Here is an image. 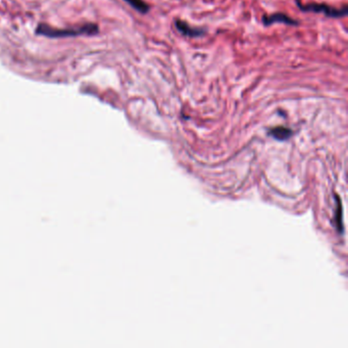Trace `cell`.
<instances>
[{"label":"cell","instance_id":"6da1fadb","mask_svg":"<svg viewBox=\"0 0 348 348\" xmlns=\"http://www.w3.org/2000/svg\"><path fill=\"white\" fill-rule=\"evenodd\" d=\"M98 32V27L94 24H87L76 29H53L46 25H40L37 28V34L43 35L50 38H63V37H74L81 35H94Z\"/></svg>","mask_w":348,"mask_h":348},{"label":"cell","instance_id":"7a4b0ae2","mask_svg":"<svg viewBox=\"0 0 348 348\" xmlns=\"http://www.w3.org/2000/svg\"><path fill=\"white\" fill-rule=\"evenodd\" d=\"M298 7L302 10V11H313V12H317V13H324L326 17L329 18H342L345 17L347 15V6H344L341 9L338 8H334L332 6H329L327 4L321 3H309L306 5L301 4L299 1H296Z\"/></svg>","mask_w":348,"mask_h":348},{"label":"cell","instance_id":"3957f363","mask_svg":"<svg viewBox=\"0 0 348 348\" xmlns=\"http://www.w3.org/2000/svg\"><path fill=\"white\" fill-rule=\"evenodd\" d=\"M175 27L180 33H182L184 36L191 37V38L200 37L204 35L206 32L204 29H200V28H192L187 23L181 20L175 21Z\"/></svg>","mask_w":348,"mask_h":348},{"label":"cell","instance_id":"277c9868","mask_svg":"<svg viewBox=\"0 0 348 348\" xmlns=\"http://www.w3.org/2000/svg\"><path fill=\"white\" fill-rule=\"evenodd\" d=\"M262 23L264 26H271L272 24H275V23H283V24H286L289 26H297L298 25L297 21L289 18L288 16H286V15H284V13H281V12L275 13V15H272V16H264L262 18Z\"/></svg>","mask_w":348,"mask_h":348},{"label":"cell","instance_id":"5b68a950","mask_svg":"<svg viewBox=\"0 0 348 348\" xmlns=\"http://www.w3.org/2000/svg\"><path fill=\"white\" fill-rule=\"evenodd\" d=\"M269 134L275 139H277V140L283 141V140H287V139L291 137L292 131L286 127H276L271 129Z\"/></svg>","mask_w":348,"mask_h":348},{"label":"cell","instance_id":"8992f818","mask_svg":"<svg viewBox=\"0 0 348 348\" xmlns=\"http://www.w3.org/2000/svg\"><path fill=\"white\" fill-rule=\"evenodd\" d=\"M125 1L140 13H147L150 9L149 5L143 0H125Z\"/></svg>","mask_w":348,"mask_h":348}]
</instances>
